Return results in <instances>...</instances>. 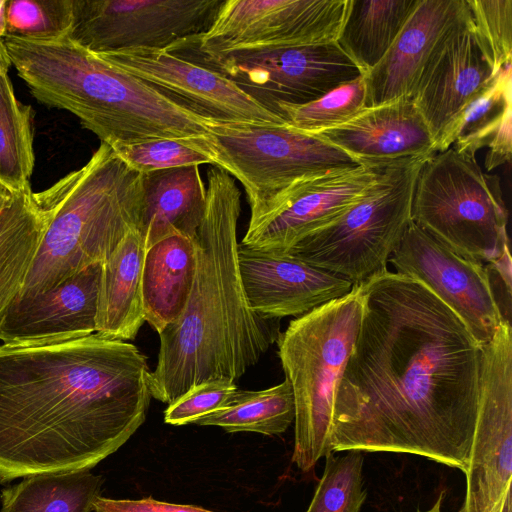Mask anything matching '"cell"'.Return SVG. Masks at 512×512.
<instances>
[{
  "label": "cell",
  "instance_id": "9c48e42d",
  "mask_svg": "<svg viewBox=\"0 0 512 512\" xmlns=\"http://www.w3.org/2000/svg\"><path fill=\"white\" fill-rule=\"evenodd\" d=\"M217 165L243 185L250 220L295 184L361 165L320 137L286 124L207 122Z\"/></svg>",
  "mask_w": 512,
  "mask_h": 512
},
{
  "label": "cell",
  "instance_id": "52a82bcc",
  "mask_svg": "<svg viewBox=\"0 0 512 512\" xmlns=\"http://www.w3.org/2000/svg\"><path fill=\"white\" fill-rule=\"evenodd\" d=\"M430 156L381 162L374 181L348 210L283 252L353 284L386 270L411 221L417 178Z\"/></svg>",
  "mask_w": 512,
  "mask_h": 512
},
{
  "label": "cell",
  "instance_id": "7402d4cb",
  "mask_svg": "<svg viewBox=\"0 0 512 512\" xmlns=\"http://www.w3.org/2000/svg\"><path fill=\"white\" fill-rule=\"evenodd\" d=\"M142 187L139 231L145 249L174 232L195 239L206 210V186L197 165L145 173Z\"/></svg>",
  "mask_w": 512,
  "mask_h": 512
},
{
  "label": "cell",
  "instance_id": "f1b7e54d",
  "mask_svg": "<svg viewBox=\"0 0 512 512\" xmlns=\"http://www.w3.org/2000/svg\"><path fill=\"white\" fill-rule=\"evenodd\" d=\"M511 63L499 70L493 80L465 106L436 147V153L453 147L475 156L487 147L504 120L512 116Z\"/></svg>",
  "mask_w": 512,
  "mask_h": 512
},
{
  "label": "cell",
  "instance_id": "30bf717a",
  "mask_svg": "<svg viewBox=\"0 0 512 512\" xmlns=\"http://www.w3.org/2000/svg\"><path fill=\"white\" fill-rule=\"evenodd\" d=\"M185 46L194 49L198 64L222 74L278 116L281 107L307 104L363 74L336 41L227 51H200L191 42Z\"/></svg>",
  "mask_w": 512,
  "mask_h": 512
},
{
  "label": "cell",
  "instance_id": "e0dca14e",
  "mask_svg": "<svg viewBox=\"0 0 512 512\" xmlns=\"http://www.w3.org/2000/svg\"><path fill=\"white\" fill-rule=\"evenodd\" d=\"M496 76L466 11L442 39L411 97L436 147L469 101Z\"/></svg>",
  "mask_w": 512,
  "mask_h": 512
},
{
  "label": "cell",
  "instance_id": "d590c367",
  "mask_svg": "<svg viewBox=\"0 0 512 512\" xmlns=\"http://www.w3.org/2000/svg\"><path fill=\"white\" fill-rule=\"evenodd\" d=\"M237 390L235 381L218 378L200 383L171 402L164 413L167 424H193L197 419L223 408Z\"/></svg>",
  "mask_w": 512,
  "mask_h": 512
},
{
  "label": "cell",
  "instance_id": "8d00e7d4",
  "mask_svg": "<svg viewBox=\"0 0 512 512\" xmlns=\"http://www.w3.org/2000/svg\"><path fill=\"white\" fill-rule=\"evenodd\" d=\"M95 512H215L205 508L155 500L152 497L139 500L97 497L93 503Z\"/></svg>",
  "mask_w": 512,
  "mask_h": 512
},
{
  "label": "cell",
  "instance_id": "4316f807",
  "mask_svg": "<svg viewBox=\"0 0 512 512\" xmlns=\"http://www.w3.org/2000/svg\"><path fill=\"white\" fill-rule=\"evenodd\" d=\"M23 478L1 491L0 512H91L103 484L90 470Z\"/></svg>",
  "mask_w": 512,
  "mask_h": 512
},
{
  "label": "cell",
  "instance_id": "1f68e13d",
  "mask_svg": "<svg viewBox=\"0 0 512 512\" xmlns=\"http://www.w3.org/2000/svg\"><path fill=\"white\" fill-rule=\"evenodd\" d=\"M365 107L366 84L362 74L307 104L281 107L279 112L295 129L316 133L349 121Z\"/></svg>",
  "mask_w": 512,
  "mask_h": 512
},
{
  "label": "cell",
  "instance_id": "ac0fdd59",
  "mask_svg": "<svg viewBox=\"0 0 512 512\" xmlns=\"http://www.w3.org/2000/svg\"><path fill=\"white\" fill-rule=\"evenodd\" d=\"M238 266L249 306L267 318H297L346 295L354 286L283 251L239 244Z\"/></svg>",
  "mask_w": 512,
  "mask_h": 512
},
{
  "label": "cell",
  "instance_id": "f35d334b",
  "mask_svg": "<svg viewBox=\"0 0 512 512\" xmlns=\"http://www.w3.org/2000/svg\"><path fill=\"white\" fill-rule=\"evenodd\" d=\"M6 3L7 0H0V40L6 36Z\"/></svg>",
  "mask_w": 512,
  "mask_h": 512
},
{
  "label": "cell",
  "instance_id": "836d02e7",
  "mask_svg": "<svg viewBox=\"0 0 512 512\" xmlns=\"http://www.w3.org/2000/svg\"><path fill=\"white\" fill-rule=\"evenodd\" d=\"M72 24L73 0H7L8 37L31 41L58 40L68 36Z\"/></svg>",
  "mask_w": 512,
  "mask_h": 512
},
{
  "label": "cell",
  "instance_id": "ffe728a7",
  "mask_svg": "<svg viewBox=\"0 0 512 512\" xmlns=\"http://www.w3.org/2000/svg\"><path fill=\"white\" fill-rule=\"evenodd\" d=\"M466 9V0H420L387 53L364 74L366 107L411 99L433 53Z\"/></svg>",
  "mask_w": 512,
  "mask_h": 512
},
{
  "label": "cell",
  "instance_id": "44dd1931",
  "mask_svg": "<svg viewBox=\"0 0 512 512\" xmlns=\"http://www.w3.org/2000/svg\"><path fill=\"white\" fill-rule=\"evenodd\" d=\"M310 134L360 164L436 153L431 133L410 98L365 107L345 123Z\"/></svg>",
  "mask_w": 512,
  "mask_h": 512
},
{
  "label": "cell",
  "instance_id": "7c38bea8",
  "mask_svg": "<svg viewBox=\"0 0 512 512\" xmlns=\"http://www.w3.org/2000/svg\"><path fill=\"white\" fill-rule=\"evenodd\" d=\"M479 406L461 512H512V328L482 345Z\"/></svg>",
  "mask_w": 512,
  "mask_h": 512
},
{
  "label": "cell",
  "instance_id": "83f0119b",
  "mask_svg": "<svg viewBox=\"0 0 512 512\" xmlns=\"http://www.w3.org/2000/svg\"><path fill=\"white\" fill-rule=\"evenodd\" d=\"M295 404L288 379L259 390H236L227 404L193 424L218 426L226 432H256L268 436L284 433L294 422Z\"/></svg>",
  "mask_w": 512,
  "mask_h": 512
},
{
  "label": "cell",
  "instance_id": "8992f818",
  "mask_svg": "<svg viewBox=\"0 0 512 512\" xmlns=\"http://www.w3.org/2000/svg\"><path fill=\"white\" fill-rule=\"evenodd\" d=\"M358 284L346 295L292 320L276 343L295 404L292 462L308 472L333 452L337 390L362 317Z\"/></svg>",
  "mask_w": 512,
  "mask_h": 512
},
{
  "label": "cell",
  "instance_id": "5bb4252c",
  "mask_svg": "<svg viewBox=\"0 0 512 512\" xmlns=\"http://www.w3.org/2000/svg\"><path fill=\"white\" fill-rule=\"evenodd\" d=\"M348 0H225L200 51L336 41Z\"/></svg>",
  "mask_w": 512,
  "mask_h": 512
},
{
  "label": "cell",
  "instance_id": "6da1fadb",
  "mask_svg": "<svg viewBox=\"0 0 512 512\" xmlns=\"http://www.w3.org/2000/svg\"><path fill=\"white\" fill-rule=\"evenodd\" d=\"M357 284L362 317L336 394L333 452L408 453L465 473L482 345L418 280L386 269Z\"/></svg>",
  "mask_w": 512,
  "mask_h": 512
},
{
  "label": "cell",
  "instance_id": "9a60e30c",
  "mask_svg": "<svg viewBox=\"0 0 512 512\" xmlns=\"http://www.w3.org/2000/svg\"><path fill=\"white\" fill-rule=\"evenodd\" d=\"M95 55L210 120L224 123H287L222 74L176 53L132 49Z\"/></svg>",
  "mask_w": 512,
  "mask_h": 512
},
{
  "label": "cell",
  "instance_id": "2e32d148",
  "mask_svg": "<svg viewBox=\"0 0 512 512\" xmlns=\"http://www.w3.org/2000/svg\"><path fill=\"white\" fill-rule=\"evenodd\" d=\"M380 163H362L295 184L260 218L249 221L241 245L276 251L291 248L348 210L374 181Z\"/></svg>",
  "mask_w": 512,
  "mask_h": 512
},
{
  "label": "cell",
  "instance_id": "277c9868",
  "mask_svg": "<svg viewBox=\"0 0 512 512\" xmlns=\"http://www.w3.org/2000/svg\"><path fill=\"white\" fill-rule=\"evenodd\" d=\"M19 77L42 104L64 109L112 148L157 139H209L210 120L172 101L68 37H4Z\"/></svg>",
  "mask_w": 512,
  "mask_h": 512
},
{
  "label": "cell",
  "instance_id": "8fae6325",
  "mask_svg": "<svg viewBox=\"0 0 512 512\" xmlns=\"http://www.w3.org/2000/svg\"><path fill=\"white\" fill-rule=\"evenodd\" d=\"M225 0H73L68 38L93 54L177 52L202 36Z\"/></svg>",
  "mask_w": 512,
  "mask_h": 512
},
{
  "label": "cell",
  "instance_id": "484cf974",
  "mask_svg": "<svg viewBox=\"0 0 512 512\" xmlns=\"http://www.w3.org/2000/svg\"><path fill=\"white\" fill-rule=\"evenodd\" d=\"M420 0H348L336 42L365 74L387 53Z\"/></svg>",
  "mask_w": 512,
  "mask_h": 512
},
{
  "label": "cell",
  "instance_id": "d6a6232c",
  "mask_svg": "<svg viewBox=\"0 0 512 512\" xmlns=\"http://www.w3.org/2000/svg\"><path fill=\"white\" fill-rule=\"evenodd\" d=\"M133 170L148 172L201 164L217 165L212 137L209 139H157L113 148Z\"/></svg>",
  "mask_w": 512,
  "mask_h": 512
},
{
  "label": "cell",
  "instance_id": "60d3db41",
  "mask_svg": "<svg viewBox=\"0 0 512 512\" xmlns=\"http://www.w3.org/2000/svg\"><path fill=\"white\" fill-rule=\"evenodd\" d=\"M443 497H444V492L440 493V495L438 496V499L436 500V502L433 505V507H431L427 511H419V512H441V506H442Z\"/></svg>",
  "mask_w": 512,
  "mask_h": 512
},
{
  "label": "cell",
  "instance_id": "4dcf8cb0",
  "mask_svg": "<svg viewBox=\"0 0 512 512\" xmlns=\"http://www.w3.org/2000/svg\"><path fill=\"white\" fill-rule=\"evenodd\" d=\"M345 452L325 456L323 475L306 512H360L366 499L364 456L360 450Z\"/></svg>",
  "mask_w": 512,
  "mask_h": 512
},
{
  "label": "cell",
  "instance_id": "d4e9b609",
  "mask_svg": "<svg viewBox=\"0 0 512 512\" xmlns=\"http://www.w3.org/2000/svg\"><path fill=\"white\" fill-rule=\"evenodd\" d=\"M33 193L0 185V324L22 291L48 226L49 214Z\"/></svg>",
  "mask_w": 512,
  "mask_h": 512
},
{
  "label": "cell",
  "instance_id": "cb8c5ba5",
  "mask_svg": "<svg viewBox=\"0 0 512 512\" xmlns=\"http://www.w3.org/2000/svg\"><path fill=\"white\" fill-rule=\"evenodd\" d=\"M145 244L139 229L131 230L102 264L96 332L102 336L134 339L145 322L142 267Z\"/></svg>",
  "mask_w": 512,
  "mask_h": 512
},
{
  "label": "cell",
  "instance_id": "3957f363",
  "mask_svg": "<svg viewBox=\"0 0 512 512\" xmlns=\"http://www.w3.org/2000/svg\"><path fill=\"white\" fill-rule=\"evenodd\" d=\"M241 193L219 167L207 171L206 210L195 237L197 269L180 318L160 334L151 396L170 404L207 380H237L280 335V319L251 309L238 266Z\"/></svg>",
  "mask_w": 512,
  "mask_h": 512
},
{
  "label": "cell",
  "instance_id": "ba28073f",
  "mask_svg": "<svg viewBox=\"0 0 512 512\" xmlns=\"http://www.w3.org/2000/svg\"><path fill=\"white\" fill-rule=\"evenodd\" d=\"M411 220L456 254L483 264L508 246V213L499 178L475 156L453 147L431 155L421 168Z\"/></svg>",
  "mask_w": 512,
  "mask_h": 512
},
{
  "label": "cell",
  "instance_id": "5b68a950",
  "mask_svg": "<svg viewBox=\"0 0 512 512\" xmlns=\"http://www.w3.org/2000/svg\"><path fill=\"white\" fill-rule=\"evenodd\" d=\"M142 178L101 143L83 167L33 193L49 222L18 298L44 293L90 265L103 264L131 230L139 229Z\"/></svg>",
  "mask_w": 512,
  "mask_h": 512
},
{
  "label": "cell",
  "instance_id": "7a4b0ae2",
  "mask_svg": "<svg viewBox=\"0 0 512 512\" xmlns=\"http://www.w3.org/2000/svg\"><path fill=\"white\" fill-rule=\"evenodd\" d=\"M146 357L98 333L0 345V483L90 470L144 423Z\"/></svg>",
  "mask_w": 512,
  "mask_h": 512
},
{
  "label": "cell",
  "instance_id": "603a6c76",
  "mask_svg": "<svg viewBox=\"0 0 512 512\" xmlns=\"http://www.w3.org/2000/svg\"><path fill=\"white\" fill-rule=\"evenodd\" d=\"M197 269L195 239L174 232L145 249L142 300L145 321L160 334L182 315Z\"/></svg>",
  "mask_w": 512,
  "mask_h": 512
},
{
  "label": "cell",
  "instance_id": "d6986e66",
  "mask_svg": "<svg viewBox=\"0 0 512 512\" xmlns=\"http://www.w3.org/2000/svg\"><path fill=\"white\" fill-rule=\"evenodd\" d=\"M101 272L96 263L44 293L17 298L0 324V340L38 345L95 333Z\"/></svg>",
  "mask_w": 512,
  "mask_h": 512
},
{
  "label": "cell",
  "instance_id": "74e56055",
  "mask_svg": "<svg viewBox=\"0 0 512 512\" xmlns=\"http://www.w3.org/2000/svg\"><path fill=\"white\" fill-rule=\"evenodd\" d=\"M512 116L507 117L490 140L485 168L492 170L510 162L512 153Z\"/></svg>",
  "mask_w": 512,
  "mask_h": 512
},
{
  "label": "cell",
  "instance_id": "4fadbf2b",
  "mask_svg": "<svg viewBox=\"0 0 512 512\" xmlns=\"http://www.w3.org/2000/svg\"><path fill=\"white\" fill-rule=\"evenodd\" d=\"M389 262L394 272L424 284L481 345L490 341L506 320L486 264L456 254L412 220Z\"/></svg>",
  "mask_w": 512,
  "mask_h": 512
},
{
  "label": "cell",
  "instance_id": "f546056e",
  "mask_svg": "<svg viewBox=\"0 0 512 512\" xmlns=\"http://www.w3.org/2000/svg\"><path fill=\"white\" fill-rule=\"evenodd\" d=\"M33 109L15 96L8 72L0 74V185L31 190L34 168Z\"/></svg>",
  "mask_w": 512,
  "mask_h": 512
},
{
  "label": "cell",
  "instance_id": "e575fe53",
  "mask_svg": "<svg viewBox=\"0 0 512 512\" xmlns=\"http://www.w3.org/2000/svg\"><path fill=\"white\" fill-rule=\"evenodd\" d=\"M473 29L497 74L512 62V1L466 0Z\"/></svg>",
  "mask_w": 512,
  "mask_h": 512
},
{
  "label": "cell",
  "instance_id": "ab89813d",
  "mask_svg": "<svg viewBox=\"0 0 512 512\" xmlns=\"http://www.w3.org/2000/svg\"><path fill=\"white\" fill-rule=\"evenodd\" d=\"M10 65L11 63L9 61L8 55L6 53L2 40H0V74L8 72Z\"/></svg>",
  "mask_w": 512,
  "mask_h": 512
}]
</instances>
